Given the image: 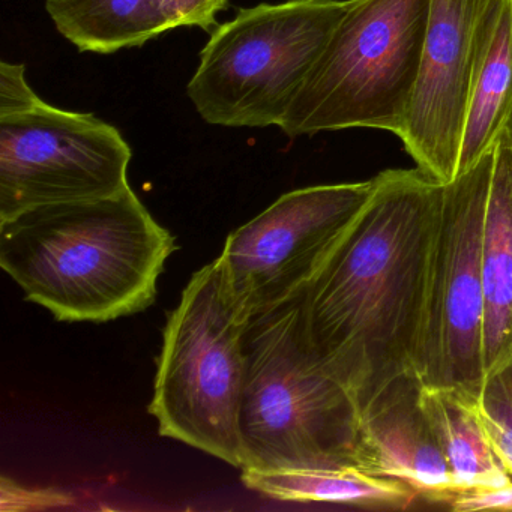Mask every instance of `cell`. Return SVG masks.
Returning <instances> with one entry per match:
<instances>
[{"label":"cell","mask_w":512,"mask_h":512,"mask_svg":"<svg viewBox=\"0 0 512 512\" xmlns=\"http://www.w3.org/2000/svg\"><path fill=\"white\" fill-rule=\"evenodd\" d=\"M442 190L418 167L374 176L367 202L299 296L308 344L359 409L416 374Z\"/></svg>","instance_id":"obj_1"},{"label":"cell","mask_w":512,"mask_h":512,"mask_svg":"<svg viewBox=\"0 0 512 512\" xmlns=\"http://www.w3.org/2000/svg\"><path fill=\"white\" fill-rule=\"evenodd\" d=\"M176 250L131 187L0 221V266L59 322L104 323L151 307Z\"/></svg>","instance_id":"obj_2"},{"label":"cell","mask_w":512,"mask_h":512,"mask_svg":"<svg viewBox=\"0 0 512 512\" xmlns=\"http://www.w3.org/2000/svg\"><path fill=\"white\" fill-rule=\"evenodd\" d=\"M245 353L241 469L358 467V401L308 344L299 298L251 319Z\"/></svg>","instance_id":"obj_3"},{"label":"cell","mask_w":512,"mask_h":512,"mask_svg":"<svg viewBox=\"0 0 512 512\" xmlns=\"http://www.w3.org/2000/svg\"><path fill=\"white\" fill-rule=\"evenodd\" d=\"M431 0H353L278 127L286 136L373 128L400 136Z\"/></svg>","instance_id":"obj_4"},{"label":"cell","mask_w":512,"mask_h":512,"mask_svg":"<svg viewBox=\"0 0 512 512\" xmlns=\"http://www.w3.org/2000/svg\"><path fill=\"white\" fill-rule=\"evenodd\" d=\"M250 322L230 296L217 259L203 266L167 317L149 404L161 436L239 469L238 415Z\"/></svg>","instance_id":"obj_5"},{"label":"cell","mask_w":512,"mask_h":512,"mask_svg":"<svg viewBox=\"0 0 512 512\" xmlns=\"http://www.w3.org/2000/svg\"><path fill=\"white\" fill-rule=\"evenodd\" d=\"M352 2L262 4L217 26L187 86L200 118L220 127H278Z\"/></svg>","instance_id":"obj_6"},{"label":"cell","mask_w":512,"mask_h":512,"mask_svg":"<svg viewBox=\"0 0 512 512\" xmlns=\"http://www.w3.org/2000/svg\"><path fill=\"white\" fill-rule=\"evenodd\" d=\"M494 148L443 184L428 260L416 374L422 385L473 394L485 376L482 232Z\"/></svg>","instance_id":"obj_7"},{"label":"cell","mask_w":512,"mask_h":512,"mask_svg":"<svg viewBox=\"0 0 512 512\" xmlns=\"http://www.w3.org/2000/svg\"><path fill=\"white\" fill-rule=\"evenodd\" d=\"M370 191L371 179L299 188L230 233L217 262L241 311L253 319L299 298Z\"/></svg>","instance_id":"obj_8"},{"label":"cell","mask_w":512,"mask_h":512,"mask_svg":"<svg viewBox=\"0 0 512 512\" xmlns=\"http://www.w3.org/2000/svg\"><path fill=\"white\" fill-rule=\"evenodd\" d=\"M133 151L92 113L34 109L0 118V221L56 203L104 199L128 184Z\"/></svg>","instance_id":"obj_9"},{"label":"cell","mask_w":512,"mask_h":512,"mask_svg":"<svg viewBox=\"0 0 512 512\" xmlns=\"http://www.w3.org/2000/svg\"><path fill=\"white\" fill-rule=\"evenodd\" d=\"M488 2L431 0L418 79L398 139L416 167L440 184L458 175Z\"/></svg>","instance_id":"obj_10"},{"label":"cell","mask_w":512,"mask_h":512,"mask_svg":"<svg viewBox=\"0 0 512 512\" xmlns=\"http://www.w3.org/2000/svg\"><path fill=\"white\" fill-rule=\"evenodd\" d=\"M422 382L404 374L359 409L358 467L397 479L418 497L449 508L460 494L419 403Z\"/></svg>","instance_id":"obj_11"},{"label":"cell","mask_w":512,"mask_h":512,"mask_svg":"<svg viewBox=\"0 0 512 512\" xmlns=\"http://www.w3.org/2000/svg\"><path fill=\"white\" fill-rule=\"evenodd\" d=\"M481 263L487 373L512 353V142L505 130L494 146Z\"/></svg>","instance_id":"obj_12"},{"label":"cell","mask_w":512,"mask_h":512,"mask_svg":"<svg viewBox=\"0 0 512 512\" xmlns=\"http://www.w3.org/2000/svg\"><path fill=\"white\" fill-rule=\"evenodd\" d=\"M511 110L512 0H490L482 17L458 175L496 146Z\"/></svg>","instance_id":"obj_13"},{"label":"cell","mask_w":512,"mask_h":512,"mask_svg":"<svg viewBox=\"0 0 512 512\" xmlns=\"http://www.w3.org/2000/svg\"><path fill=\"white\" fill-rule=\"evenodd\" d=\"M419 403L460 494L512 482L482 427L472 391L461 386L422 385Z\"/></svg>","instance_id":"obj_14"},{"label":"cell","mask_w":512,"mask_h":512,"mask_svg":"<svg viewBox=\"0 0 512 512\" xmlns=\"http://www.w3.org/2000/svg\"><path fill=\"white\" fill-rule=\"evenodd\" d=\"M241 479L250 490L283 502L407 509L418 499V494L404 482L371 475L356 466L341 469H242Z\"/></svg>","instance_id":"obj_15"},{"label":"cell","mask_w":512,"mask_h":512,"mask_svg":"<svg viewBox=\"0 0 512 512\" xmlns=\"http://www.w3.org/2000/svg\"><path fill=\"white\" fill-rule=\"evenodd\" d=\"M46 10L82 53L112 55L172 31L158 0H46Z\"/></svg>","instance_id":"obj_16"},{"label":"cell","mask_w":512,"mask_h":512,"mask_svg":"<svg viewBox=\"0 0 512 512\" xmlns=\"http://www.w3.org/2000/svg\"><path fill=\"white\" fill-rule=\"evenodd\" d=\"M475 404L494 451L512 476V353L488 368Z\"/></svg>","instance_id":"obj_17"},{"label":"cell","mask_w":512,"mask_h":512,"mask_svg":"<svg viewBox=\"0 0 512 512\" xmlns=\"http://www.w3.org/2000/svg\"><path fill=\"white\" fill-rule=\"evenodd\" d=\"M76 503L70 491L59 487H25L8 476L0 479V511L26 512L67 508Z\"/></svg>","instance_id":"obj_18"},{"label":"cell","mask_w":512,"mask_h":512,"mask_svg":"<svg viewBox=\"0 0 512 512\" xmlns=\"http://www.w3.org/2000/svg\"><path fill=\"white\" fill-rule=\"evenodd\" d=\"M170 28H217V14L226 10L229 0H158Z\"/></svg>","instance_id":"obj_19"},{"label":"cell","mask_w":512,"mask_h":512,"mask_svg":"<svg viewBox=\"0 0 512 512\" xmlns=\"http://www.w3.org/2000/svg\"><path fill=\"white\" fill-rule=\"evenodd\" d=\"M41 101L26 82L25 65L0 62V118L28 112Z\"/></svg>","instance_id":"obj_20"},{"label":"cell","mask_w":512,"mask_h":512,"mask_svg":"<svg viewBox=\"0 0 512 512\" xmlns=\"http://www.w3.org/2000/svg\"><path fill=\"white\" fill-rule=\"evenodd\" d=\"M449 509L457 512L512 511V482L503 487L458 494Z\"/></svg>","instance_id":"obj_21"},{"label":"cell","mask_w":512,"mask_h":512,"mask_svg":"<svg viewBox=\"0 0 512 512\" xmlns=\"http://www.w3.org/2000/svg\"><path fill=\"white\" fill-rule=\"evenodd\" d=\"M505 133L508 134L509 140L512 142V110L509 113L508 121H506Z\"/></svg>","instance_id":"obj_22"}]
</instances>
